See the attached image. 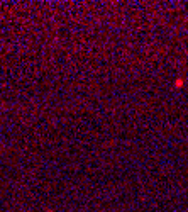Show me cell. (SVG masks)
Wrapping results in <instances>:
<instances>
[{
	"instance_id": "1",
	"label": "cell",
	"mask_w": 188,
	"mask_h": 212,
	"mask_svg": "<svg viewBox=\"0 0 188 212\" xmlns=\"http://www.w3.org/2000/svg\"><path fill=\"white\" fill-rule=\"evenodd\" d=\"M183 83H185V80H183V78H176V80H175V88H181Z\"/></svg>"
}]
</instances>
